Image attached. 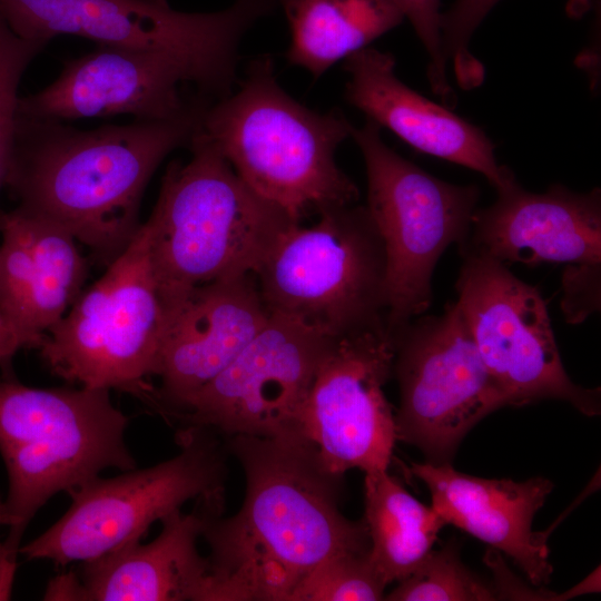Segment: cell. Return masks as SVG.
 <instances>
[{"mask_svg": "<svg viewBox=\"0 0 601 601\" xmlns=\"http://www.w3.org/2000/svg\"><path fill=\"white\" fill-rule=\"evenodd\" d=\"M18 352L0 302V368L4 372V377H12V361Z\"/></svg>", "mask_w": 601, "mask_h": 601, "instance_id": "obj_33", "label": "cell"}, {"mask_svg": "<svg viewBox=\"0 0 601 601\" xmlns=\"http://www.w3.org/2000/svg\"><path fill=\"white\" fill-rule=\"evenodd\" d=\"M165 327L144 223L37 349L51 373L70 384L124 391L154 403L156 388L148 378L155 376Z\"/></svg>", "mask_w": 601, "mask_h": 601, "instance_id": "obj_7", "label": "cell"}, {"mask_svg": "<svg viewBox=\"0 0 601 601\" xmlns=\"http://www.w3.org/2000/svg\"><path fill=\"white\" fill-rule=\"evenodd\" d=\"M317 214L287 227L255 270L266 307L333 339L386 329V254L366 206Z\"/></svg>", "mask_w": 601, "mask_h": 601, "instance_id": "obj_6", "label": "cell"}, {"mask_svg": "<svg viewBox=\"0 0 601 601\" xmlns=\"http://www.w3.org/2000/svg\"><path fill=\"white\" fill-rule=\"evenodd\" d=\"M500 0H455L442 13L441 37L446 61H451L461 88L472 89L481 85L484 68L470 50L476 28ZM590 2L591 0H584Z\"/></svg>", "mask_w": 601, "mask_h": 601, "instance_id": "obj_27", "label": "cell"}, {"mask_svg": "<svg viewBox=\"0 0 601 601\" xmlns=\"http://www.w3.org/2000/svg\"><path fill=\"white\" fill-rule=\"evenodd\" d=\"M367 175L365 205L384 243L392 337L432 304V276L443 253L469 236L480 189L439 179L392 150L381 127L352 128Z\"/></svg>", "mask_w": 601, "mask_h": 601, "instance_id": "obj_9", "label": "cell"}, {"mask_svg": "<svg viewBox=\"0 0 601 601\" xmlns=\"http://www.w3.org/2000/svg\"><path fill=\"white\" fill-rule=\"evenodd\" d=\"M391 601H492L495 590L461 561L454 543L426 555L423 562L384 595Z\"/></svg>", "mask_w": 601, "mask_h": 601, "instance_id": "obj_24", "label": "cell"}, {"mask_svg": "<svg viewBox=\"0 0 601 601\" xmlns=\"http://www.w3.org/2000/svg\"><path fill=\"white\" fill-rule=\"evenodd\" d=\"M476 209L459 254L474 253L506 265L601 263L600 188L578 193L554 184L543 193L518 181Z\"/></svg>", "mask_w": 601, "mask_h": 601, "instance_id": "obj_17", "label": "cell"}, {"mask_svg": "<svg viewBox=\"0 0 601 601\" xmlns=\"http://www.w3.org/2000/svg\"><path fill=\"white\" fill-rule=\"evenodd\" d=\"M412 23L427 57V78L432 90L446 104L455 100L446 76L441 37V0H391ZM452 105V104H451Z\"/></svg>", "mask_w": 601, "mask_h": 601, "instance_id": "obj_28", "label": "cell"}, {"mask_svg": "<svg viewBox=\"0 0 601 601\" xmlns=\"http://www.w3.org/2000/svg\"><path fill=\"white\" fill-rule=\"evenodd\" d=\"M278 1L283 2V1H285V0H278Z\"/></svg>", "mask_w": 601, "mask_h": 601, "instance_id": "obj_36", "label": "cell"}, {"mask_svg": "<svg viewBox=\"0 0 601 601\" xmlns=\"http://www.w3.org/2000/svg\"><path fill=\"white\" fill-rule=\"evenodd\" d=\"M288 61L318 78L405 19L391 0H285Z\"/></svg>", "mask_w": 601, "mask_h": 601, "instance_id": "obj_22", "label": "cell"}, {"mask_svg": "<svg viewBox=\"0 0 601 601\" xmlns=\"http://www.w3.org/2000/svg\"><path fill=\"white\" fill-rule=\"evenodd\" d=\"M0 302L19 351L45 334L82 292L87 265L65 228L20 207L0 214Z\"/></svg>", "mask_w": 601, "mask_h": 601, "instance_id": "obj_19", "label": "cell"}, {"mask_svg": "<svg viewBox=\"0 0 601 601\" xmlns=\"http://www.w3.org/2000/svg\"><path fill=\"white\" fill-rule=\"evenodd\" d=\"M269 315L254 273L194 288L167 314L154 404L167 415L179 410L238 356Z\"/></svg>", "mask_w": 601, "mask_h": 601, "instance_id": "obj_16", "label": "cell"}, {"mask_svg": "<svg viewBox=\"0 0 601 601\" xmlns=\"http://www.w3.org/2000/svg\"><path fill=\"white\" fill-rule=\"evenodd\" d=\"M1 525H3V522L0 520ZM18 554L0 540V601L11 599Z\"/></svg>", "mask_w": 601, "mask_h": 601, "instance_id": "obj_32", "label": "cell"}, {"mask_svg": "<svg viewBox=\"0 0 601 601\" xmlns=\"http://www.w3.org/2000/svg\"><path fill=\"white\" fill-rule=\"evenodd\" d=\"M460 255L456 302L508 405L552 398L587 416L599 415L600 388L583 387L568 375L540 290L504 263L474 253Z\"/></svg>", "mask_w": 601, "mask_h": 601, "instance_id": "obj_12", "label": "cell"}, {"mask_svg": "<svg viewBox=\"0 0 601 601\" xmlns=\"http://www.w3.org/2000/svg\"><path fill=\"white\" fill-rule=\"evenodd\" d=\"M184 427L177 433L179 452L171 459L109 479L98 476L68 492V511L19 553L57 566L87 562L141 540L154 522L190 500L224 495V440L203 426Z\"/></svg>", "mask_w": 601, "mask_h": 601, "instance_id": "obj_10", "label": "cell"}, {"mask_svg": "<svg viewBox=\"0 0 601 601\" xmlns=\"http://www.w3.org/2000/svg\"><path fill=\"white\" fill-rule=\"evenodd\" d=\"M245 475L239 511H214L203 532L209 554L204 601H289L323 561L366 552L363 519L339 510L343 476L302 435L223 439Z\"/></svg>", "mask_w": 601, "mask_h": 601, "instance_id": "obj_1", "label": "cell"}, {"mask_svg": "<svg viewBox=\"0 0 601 601\" xmlns=\"http://www.w3.org/2000/svg\"><path fill=\"white\" fill-rule=\"evenodd\" d=\"M368 551L326 559L297 585L289 601L384 600L387 585L373 565Z\"/></svg>", "mask_w": 601, "mask_h": 601, "instance_id": "obj_25", "label": "cell"}, {"mask_svg": "<svg viewBox=\"0 0 601 601\" xmlns=\"http://www.w3.org/2000/svg\"><path fill=\"white\" fill-rule=\"evenodd\" d=\"M600 591V569H595L585 579L579 582L570 590L560 594L561 600L571 599L581 594L599 592Z\"/></svg>", "mask_w": 601, "mask_h": 601, "instance_id": "obj_34", "label": "cell"}, {"mask_svg": "<svg viewBox=\"0 0 601 601\" xmlns=\"http://www.w3.org/2000/svg\"><path fill=\"white\" fill-rule=\"evenodd\" d=\"M223 508L224 495L199 499L191 512L161 519L151 542L136 540L82 562V600L204 601L209 565L197 541L210 514Z\"/></svg>", "mask_w": 601, "mask_h": 601, "instance_id": "obj_21", "label": "cell"}, {"mask_svg": "<svg viewBox=\"0 0 601 601\" xmlns=\"http://www.w3.org/2000/svg\"><path fill=\"white\" fill-rule=\"evenodd\" d=\"M561 308L570 324H580L601 307V263L568 264L562 278Z\"/></svg>", "mask_w": 601, "mask_h": 601, "instance_id": "obj_29", "label": "cell"}, {"mask_svg": "<svg viewBox=\"0 0 601 601\" xmlns=\"http://www.w3.org/2000/svg\"><path fill=\"white\" fill-rule=\"evenodd\" d=\"M400 387L396 439L430 463H450L482 418L508 405L479 353L457 302L439 315H420L392 336Z\"/></svg>", "mask_w": 601, "mask_h": 601, "instance_id": "obj_11", "label": "cell"}, {"mask_svg": "<svg viewBox=\"0 0 601 601\" xmlns=\"http://www.w3.org/2000/svg\"><path fill=\"white\" fill-rule=\"evenodd\" d=\"M48 43L18 36L0 16V190L6 185L11 160L19 83Z\"/></svg>", "mask_w": 601, "mask_h": 601, "instance_id": "obj_26", "label": "cell"}, {"mask_svg": "<svg viewBox=\"0 0 601 601\" xmlns=\"http://www.w3.org/2000/svg\"><path fill=\"white\" fill-rule=\"evenodd\" d=\"M336 341L270 313L238 356L169 416L221 439L298 434L316 372Z\"/></svg>", "mask_w": 601, "mask_h": 601, "instance_id": "obj_13", "label": "cell"}, {"mask_svg": "<svg viewBox=\"0 0 601 601\" xmlns=\"http://www.w3.org/2000/svg\"><path fill=\"white\" fill-rule=\"evenodd\" d=\"M344 69L348 73L345 99L366 119L416 150L482 174L496 191L518 181L499 164L495 146L481 128L397 78L391 53L365 47L345 59Z\"/></svg>", "mask_w": 601, "mask_h": 601, "instance_id": "obj_18", "label": "cell"}, {"mask_svg": "<svg viewBox=\"0 0 601 601\" xmlns=\"http://www.w3.org/2000/svg\"><path fill=\"white\" fill-rule=\"evenodd\" d=\"M109 390L38 388L0 380V454L8 473L6 545L18 552L23 533L46 502L136 461L125 441L129 417Z\"/></svg>", "mask_w": 601, "mask_h": 601, "instance_id": "obj_5", "label": "cell"}, {"mask_svg": "<svg viewBox=\"0 0 601 601\" xmlns=\"http://www.w3.org/2000/svg\"><path fill=\"white\" fill-rule=\"evenodd\" d=\"M186 85L198 91L191 69L170 56L98 45L65 61L58 78L42 90L19 97L17 114L61 122L117 115L169 119L208 98L187 96Z\"/></svg>", "mask_w": 601, "mask_h": 601, "instance_id": "obj_15", "label": "cell"}, {"mask_svg": "<svg viewBox=\"0 0 601 601\" xmlns=\"http://www.w3.org/2000/svg\"><path fill=\"white\" fill-rule=\"evenodd\" d=\"M486 564L494 571L496 577L495 594L497 599H518V600H561L560 594L551 591L538 589L533 590L522 584L506 569L503 560L494 549L487 550L485 556Z\"/></svg>", "mask_w": 601, "mask_h": 601, "instance_id": "obj_30", "label": "cell"}, {"mask_svg": "<svg viewBox=\"0 0 601 601\" xmlns=\"http://www.w3.org/2000/svg\"><path fill=\"white\" fill-rule=\"evenodd\" d=\"M0 520L3 522L4 525V505L3 500L0 499Z\"/></svg>", "mask_w": 601, "mask_h": 601, "instance_id": "obj_35", "label": "cell"}, {"mask_svg": "<svg viewBox=\"0 0 601 601\" xmlns=\"http://www.w3.org/2000/svg\"><path fill=\"white\" fill-rule=\"evenodd\" d=\"M270 3L237 0L217 12H185L167 0H0V16L27 39L71 35L170 56L191 69L199 93L220 99L235 79L242 36Z\"/></svg>", "mask_w": 601, "mask_h": 601, "instance_id": "obj_8", "label": "cell"}, {"mask_svg": "<svg viewBox=\"0 0 601 601\" xmlns=\"http://www.w3.org/2000/svg\"><path fill=\"white\" fill-rule=\"evenodd\" d=\"M187 162L173 161L145 223L167 314L196 287L255 273L293 220L250 189L200 131Z\"/></svg>", "mask_w": 601, "mask_h": 601, "instance_id": "obj_3", "label": "cell"}, {"mask_svg": "<svg viewBox=\"0 0 601 601\" xmlns=\"http://www.w3.org/2000/svg\"><path fill=\"white\" fill-rule=\"evenodd\" d=\"M352 128L341 112H316L292 98L262 58L237 92L207 107L200 131L250 189L300 223L309 211L358 199L335 161Z\"/></svg>", "mask_w": 601, "mask_h": 601, "instance_id": "obj_4", "label": "cell"}, {"mask_svg": "<svg viewBox=\"0 0 601 601\" xmlns=\"http://www.w3.org/2000/svg\"><path fill=\"white\" fill-rule=\"evenodd\" d=\"M364 524L370 559L386 585L407 578L423 562L446 525L388 471L364 477Z\"/></svg>", "mask_w": 601, "mask_h": 601, "instance_id": "obj_23", "label": "cell"}, {"mask_svg": "<svg viewBox=\"0 0 601 601\" xmlns=\"http://www.w3.org/2000/svg\"><path fill=\"white\" fill-rule=\"evenodd\" d=\"M211 102L201 98L175 118L89 130L17 114L6 185L18 207L58 224L108 265L140 226L155 170L189 147Z\"/></svg>", "mask_w": 601, "mask_h": 601, "instance_id": "obj_2", "label": "cell"}, {"mask_svg": "<svg viewBox=\"0 0 601 601\" xmlns=\"http://www.w3.org/2000/svg\"><path fill=\"white\" fill-rule=\"evenodd\" d=\"M394 354L393 339L382 328L337 339L322 361L298 434L331 473L388 471L397 439L384 385L393 374Z\"/></svg>", "mask_w": 601, "mask_h": 601, "instance_id": "obj_14", "label": "cell"}, {"mask_svg": "<svg viewBox=\"0 0 601 601\" xmlns=\"http://www.w3.org/2000/svg\"><path fill=\"white\" fill-rule=\"evenodd\" d=\"M45 600H82L80 580L73 573H63L50 581Z\"/></svg>", "mask_w": 601, "mask_h": 601, "instance_id": "obj_31", "label": "cell"}, {"mask_svg": "<svg viewBox=\"0 0 601 601\" xmlns=\"http://www.w3.org/2000/svg\"><path fill=\"white\" fill-rule=\"evenodd\" d=\"M408 471L428 487L432 508L445 524L509 555L533 585L550 582L546 536L532 530L534 515L553 490L550 480L477 477L450 463H411Z\"/></svg>", "mask_w": 601, "mask_h": 601, "instance_id": "obj_20", "label": "cell"}]
</instances>
